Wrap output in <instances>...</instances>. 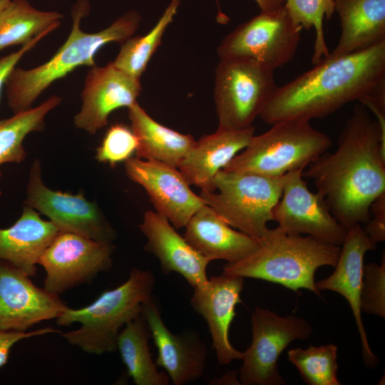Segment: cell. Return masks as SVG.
<instances>
[{"instance_id":"6da1fadb","label":"cell","mask_w":385,"mask_h":385,"mask_svg":"<svg viewBox=\"0 0 385 385\" xmlns=\"http://www.w3.org/2000/svg\"><path fill=\"white\" fill-rule=\"evenodd\" d=\"M303 170L329 211L346 230L365 224L373 202L385 193V135L361 103L342 130L337 148L325 152Z\"/></svg>"},{"instance_id":"7a4b0ae2","label":"cell","mask_w":385,"mask_h":385,"mask_svg":"<svg viewBox=\"0 0 385 385\" xmlns=\"http://www.w3.org/2000/svg\"><path fill=\"white\" fill-rule=\"evenodd\" d=\"M385 84V41L323 58L312 68L277 86L260 118L267 124L324 118Z\"/></svg>"},{"instance_id":"3957f363","label":"cell","mask_w":385,"mask_h":385,"mask_svg":"<svg viewBox=\"0 0 385 385\" xmlns=\"http://www.w3.org/2000/svg\"><path fill=\"white\" fill-rule=\"evenodd\" d=\"M89 9L86 0H78L73 6L71 32L48 61L31 69L15 67L11 71L5 86L7 103L14 114L32 108L48 87L77 68L95 66V56L102 47L110 43H123L133 36L141 21L140 14L131 11L101 31L86 33L80 23Z\"/></svg>"},{"instance_id":"277c9868","label":"cell","mask_w":385,"mask_h":385,"mask_svg":"<svg viewBox=\"0 0 385 385\" xmlns=\"http://www.w3.org/2000/svg\"><path fill=\"white\" fill-rule=\"evenodd\" d=\"M257 247L242 260L227 262L222 273L279 284L298 292L306 289L321 296L314 274L322 266L334 267L340 246L308 235L286 233L279 226L268 229Z\"/></svg>"},{"instance_id":"5b68a950","label":"cell","mask_w":385,"mask_h":385,"mask_svg":"<svg viewBox=\"0 0 385 385\" xmlns=\"http://www.w3.org/2000/svg\"><path fill=\"white\" fill-rule=\"evenodd\" d=\"M155 284L150 270L134 268L117 287L101 294L90 304L67 309L56 319L59 326L78 323L79 327L63 334L73 346L95 355L113 352L125 324L142 315L144 303L152 297Z\"/></svg>"},{"instance_id":"8992f818","label":"cell","mask_w":385,"mask_h":385,"mask_svg":"<svg viewBox=\"0 0 385 385\" xmlns=\"http://www.w3.org/2000/svg\"><path fill=\"white\" fill-rule=\"evenodd\" d=\"M332 144V139L314 128L309 120L280 121L262 134H254L223 170L282 177L291 171L304 170Z\"/></svg>"},{"instance_id":"52a82bcc","label":"cell","mask_w":385,"mask_h":385,"mask_svg":"<svg viewBox=\"0 0 385 385\" xmlns=\"http://www.w3.org/2000/svg\"><path fill=\"white\" fill-rule=\"evenodd\" d=\"M282 177L222 170L200 190L205 205L232 227L257 240L268 230L283 187Z\"/></svg>"},{"instance_id":"ba28073f","label":"cell","mask_w":385,"mask_h":385,"mask_svg":"<svg viewBox=\"0 0 385 385\" xmlns=\"http://www.w3.org/2000/svg\"><path fill=\"white\" fill-rule=\"evenodd\" d=\"M277 87L274 70L252 61L220 58L214 87L217 128L253 126Z\"/></svg>"},{"instance_id":"9c48e42d","label":"cell","mask_w":385,"mask_h":385,"mask_svg":"<svg viewBox=\"0 0 385 385\" xmlns=\"http://www.w3.org/2000/svg\"><path fill=\"white\" fill-rule=\"evenodd\" d=\"M302 31L284 6L274 11H261L225 36L217 52L220 58L252 61L275 70L292 61Z\"/></svg>"},{"instance_id":"30bf717a","label":"cell","mask_w":385,"mask_h":385,"mask_svg":"<svg viewBox=\"0 0 385 385\" xmlns=\"http://www.w3.org/2000/svg\"><path fill=\"white\" fill-rule=\"evenodd\" d=\"M252 342L242 352L240 371L244 385H282L285 381L278 369L282 352L294 340L306 339L312 332L310 324L294 314L281 317L256 307L251 315Z\"/></svg>"},{"instance_id":"8fae6325","label":"cell","mask_w":385,"mask_h":385,"mask_svg":"<svg viewBox=\"0 0 385 385\" xmlns=\"http://www.w3.org/2000/svg\"><path fill=\"white\" fill-rule=\"evenodd\" d=\"M114 249L113 243L60 232L38 261L46 272L43 288L59 295L88 283L111 269Z\"/></svg>"},{"instance_id":"7c38bea8","label":"cell","mask_w":385,"mask_h":385,"mask_svg":"<svg viewBox=\"0 0 385 385\" xmlns=\"http://www.w3.org/2000/svg\"><path fill=\"white\" fill-rule=\"evenodd\" d=\"M26 205L46 215L61 232L78 234L112 243L115 232L98 205L82 195L48 188L42 180L38 159L32 163L26 186Z\"/></svg>"},{"instance_id":"4fadbf2b","label":"cell","mask_w":385,"mask_h":385,"mask_svg":"<svg viewBox=\"0 0 385 385\" xmlns=\"http://www.w3.org/2000/svg\"><path fill=\"white\" fill-rule=\"evenodd\" d=\"M303 170L284 175L282 195L272 211L273 220L286 233L308 235L341 246L346 229L333 216L322 197L309 190Z\"/></svg>"},{"instance_id":"5bb4252c","label":"cell","mask_w":385,"mask_h":385,"mask_svg":"<svg viewBox=\"0 0 385 385\" xmlns=\"http://www.w3.org/2000/svg\"><path fill=\"white\" fill-rule=\"evenodd\" d=\"M127 176L146 192L155 212L175 229L183 228L205 202L180 170L154 160L132 157L125 162Z\"/></svg>"},{"instance_id":"9a60e30c","label":"cell","mask_w":385,"mask_h":385,"mask_svg":"<svg viewBox=\"0 0 385 385\" xmlns=\"http://www.w3.org/2000/svg\"><path fill=\"white\" fill-rule=\"evenodd\" d=\"M30 277L0 260V331L26 332L67 309L59 295L37 287Z\"/></svg>"},{"instance_id":"2e32d148","label":"cell","mask_w":385,"mask_h":385,"mask_svg":"<svg viewBox=\"0 0 385 385\" xmlns=\"http://www.w3.org/2000/svg\"><path fill=\"white\" fill-rule=\"evenodd\" d=\"M142 91L140 79L117 68L113 62L91 67L83 91L82 104L74 117L76 128L95 134L105 127L111 113L137 103Z\"/></svg>"},{"instance_id":"e0dca14e","label":"cell","mask_w":385,"mask_h":385,"mask_svg":"<svg viewBox=\"0 0 385 385\" xmlns=\"http://www.w3.org/2000/svg\"><path fill=\"white\" fill-rule=\"evenodd\" d=\"M244 282L242 277L222 273L210 278L204 287L195 289L190 299L192 308L207 322L212 349L221 365L242 357V352L231 344L229 332L236 305L242 302Z\"/></svg>"},{"instance_id":"ac0fdd59","label":"cell","mask_w":385,"mask_h":385,"mask_svg":"<svg viewBox=\"0 0 385 385\" xmlns=\"http://www.w3.org/2000/svg\"><path fill=\"white\" fill-rule=\"evenodd\" d=\"M341 246L334 271L328 277L315 282V284L319 292L333 291L346 299L359 333L363 359L367 366L373 368L377 366L378 358L371 349L362 322L361 291L364 255L366 252L374 250L376 244L369 239L361 225H355L346 230Z\"/></svg>"},{"instance_id":"d6986e66","label":"cell","mask_w":385,"mask_h":385,"mask_svg":"<svg viewBox=\"0 0 385 385\" xmlns=\"http://www.w3.org/2000/svg\"><path fill=\"white\" fill-rule=\"evenodd\" d=\"M140 229L147 240L145 250L157 257L163 273L181 275L194 289L207 284V267L212 261L191 246L165 217L148 210Z\"/></svg>"},{"instance_id":"ffe728a7","label":"cell","mask_w":385,"mask_h":385,"mask_svg":"<svg viewBox=\"0 0 385 385\" xmlns=\"http://www.w3.org/2000/svg\"><path fill=\"white\" fill-rule=\"evenodd\" d=\"M142 315L158 351L157 366L163 368L174 385L197 380L206 364V348L197 337L175 334L165 324L153 297L143 307Z\"/></svg>"},{"instance_id":"44dd1931","label":"cell","mask_w":385,"mask_h":385,"mask_svg":"<svg viewBox=\"0 0 385 385\" xmlns=\"http://www.w3.org/2000/svg\"><path fill=\"white\" fill-rule=\"evenodd\" d=\"M254 134V126L243 130L217 128L195 141L178 168L190 185L207 190L216 175L247 146Z\"/></svg>"},{"instance_id":"7402d4cb","label":"cell","mask_w":385,"mask_h":385,"mask_svg":"<svg viewBox=\"0 0 385 385\" xmlns=\"http://www.w3.org/2000/svg\"><path fill=\"white\" fill-rule=\"evenodd\" d=\"M185 228L186 240L211 261H239L259 245L258 240L230 226L207 205L191 217Z\"/></svg>"},{"instance_id":"603a6c76","label":"cell","mask_w":385,"mask_h":385,"mask_svg":"<svg viewBox=\"0 0 385 385\" xmlns=\"http://www.w3.org/2000/svg\"><path fill=\"white\" fill-rule=\"evenodd\" d=\"M59 232L53 222L26 205L14 225L0 228V260L34 277L41 256Z\"/></svg>"},{"instance_id":"cb8c5ba5","label":"cell","mask_w":385,"mask_h":385,"mask_svg":"<svg viewBox=\"0 0 385 385\" xmlns=\"http://www.w3.org/2000/svg\"><path fill=\"white\" fill-rule=\"evenodd\" d=\"M341 34L331 56L364 50L385 41V0H335Z\"/></svg>"},{"instance_id":"d4e9b609","label":"cell","mask_w":385,"mask_h":385,"mask_svg":"<svg viewBox=\"0 0 385 385\" xmlns=\"http://www.w3.org/2000/svg\"><path fill=\"white\" fill-rule=\"evenodd\" d=\"M128 109L130 128L138 143L135 157L178 168L195 143L193 136L162 125L138 102Z\"/></svg>"},{"instance_id":"484cf974","label":"cell","mask_w":385,"mask_h":385,"mask_svg":"<svg viewBox=\"0 0 385 385\" xmlns=\"http://www.w3.org/2000/svg\"><path fill=\"white\" fill-rule=\"evenodd\" d=\"M148 327L140 315L133 319L120 332L116 349L126 367L129 376L136 385H167L169 377L159 371L152 359Z\"/></svg>"},{"instance_id":"4316f807","label":"cell","mask_w":385,"mask_h":385,"mask_svg":"<svg viewBox=\"0 0 385 385\" xmlns=\"http://www.w3.org/2000/svg\"><path fill=\"white\" fill-rule=\"evenodd\" d=\"M61 18L60 13L39 11L26 0H11L0 11V51L24 46L45 31L56 29Z\"/></svg>"},{"instance_id":"83f0119b","label":"cell","mask_w":385,"mask_h":385,"mask_svg":"<svg viewBox=\"0 0 385 385\" xmlns=\"http://www.w3.org/2000/svg\"><path fill=\"white\" fill-rule=\"evenodd\" d=\"M61 102L60 96L53 95L36 107L0 120V165L18 163L26 158L24 138L30 133L43 130L46 116Z\"/></svg>"},{"instance_id":"f1b7e54d","label":"cell","mask_w":385,"mask_h":385,"mask_svg":"<svg viewBox=\"0 0 385 385\" xmlns=\"http://www.w3.org/2000/svg\"><path fill=\"white\" fill-rule=\"evenodd\" d=\"M181 0H171L153 28L143 36H131L123 43L113 63L132 76L141 78L163 36L176 15Z\"/></svg>"},{"instance_id":"f546056e","label":"cell","mask_w":385,"mask_h":385,"mask_svg":"<svg viewBox=\"0 0 385 385\" xmlns=\"http://www.w3.org/2000/svg\"><path fill=\"white\" fill-rule=\"evenodd\" d=\"M338 348L333 344L289 350V361L309 385H340L337 377Z\"/></svg>"},{"instance_id":"4dcf8cb0","label":"cell","mask_w":385,"mask_h":385,"mask_svg":"<svg viewBox=\"0 0 385 385\" xmlns=\"http://www.w3.org/2000/svg\"><path fill=\"white\" fill-rule=\"evenodd\" d=\"M335 0H284V8L292 22L302 29H314L315 38L311 59L313 65L330 53L325 40L324 21L332 18Z\"/></svg>"},{"instance_id":"1f68e13d","label":"cell","mask_w":385,"mask_h":385,"mask_svg":"<svg viewBox=\"0 0 385 385\" xmlns=\"http://www.w3.org/2000/svg\"><path fill=\"white\" fill-rule=\"evenodd\" d=\"M138 139L130 127L115 123L106 131L96 155V160L114 166L135 154Z\"/></svg>"},{"instance_id":"d6a6232c","label":"cell","mask_w":385,"mask_h":385,"mask_svg":"<svg viewBox=\"0 0 385 385\" xmlns=\"http://www.w3.org/2000/svg\"><path fill=\"white\" fill-rule=\"evenodd\" d=\"M361 309L368 314L385 317V256L380 265H364Z\"/></svg>"},{"instance_id":"836d02e7","label":"cell","mask_w":385,"mask_h":385,"mask_svg":"<svg viewBox=\"0 0 385 385\" xmlns=\"http://www.w3.org/2000/svg\"><path fill=\"white\" fill-rule=\"evenodd\" d=\"M364 228L369 239L376 245L385 240V193L371 204L370 217Z\"/></svg>"},{"instance_id":"e575fe53","label":"cell","mask_w":385,"mask_h":385,"mask_svg":"<svg viewBox=\"0 0 385 385\" xmlns=\"http://www.w3.org/2000/svg\"><path fill=\"white\" fill-rule=\"evenodd\" d=\"M56 332H59V331L51 327L41 328L31 332L0 331V368L7 363L10 350L18 342L24 339Z\"/></svg>"},{"instance_id":"d590c367","label":"cell","mask_w":385,"mask_h":385,"mask_svg":"<svg viewBox=\"0 0 385 385\" xmlns=\"http://www.w3.org/2000/svg\"><path fill=\"white\" fill-rule=\"evenodd\" d=\"M56 30L55 29H48L39 35L36 36L31 41L21 46L18 51L9 55L0 58V96L1 90L5 85L6 81L16 67L21 58L30 50H31L42 38L48 34Z\"/></svg>"},{"instance_id":"8d00e7d4","label":"cell","mask_w":385,"mask_h":385,"mask_svg":"<svg viewBox=\"0 0 385 385\" xmlns=\"http://www.w3.org/2000/svg\"><path fill=\"white\" fill-rule=\"evenodd\" d=\"M261 11L270 12L282 9L284 6V0H255Z\"/></svg>"},{"instance_id":"74e56055","label":"cell","mask_w":385,"mask_h":385,"mask_svg":"<svg viewBox=\"0 0 385 385\" xmlns=\"http://www.w3.org/2000/svg\"><path fill=\"white\" fill-rule=\"evenodd\" d=\"M11 0H0V11Z\"/></svg>"},{"instance_id":"f35d334b","label":"cell","mask_w":385,"mask_h":385,"mask_svg":"<svg viewBox=\"0 0 385 385\" xmlns=\"http://www.w3.org/2000/svg\"><path fill=\"white\" fill-rule=\"evenodd\" d=\"M0 177H1V173H0Z\"/></svg>"}]
</instances>
